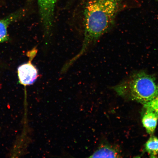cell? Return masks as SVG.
<instances>
[{"instance_id":"obj_4","label":"cell","mask_w":158,"mask_h":158,"mask_svg":"<svg viewBox=\"0 0 158 158\" xmlns=\"http://www.w3.org/2000/svg\"><path fill=\"white\" fill-rule=\"evenodd\" d=\"M41 23L45 35L50 34L54 21V12L57 0H37Z\"/></svg>"},{"instance_id":"obj_8","label":"cell","mask_w":158,"mask_h":158,"mask_svg":"<svg viewBox=\"0 0 158 158\" xmlns=\"http://www.w3.org/2000/svg\"><path fill=\"white\" fill-rule=\"evenodd\" d=\"M145 149L150 157H156L158 155V138L154 136L150 137L145 144Z\"/></svg>"},{"instance_id":"obj_2","label":"cell","mask_w":158,"mask_h":158,"mask_svg":"<svg viewBox=\"0 0 158 158\" xmlns=\"http://www.w3.org/2000/svg\"><path fill=\"white\" fill-rule=\"evenodd\" d=\"M117 90L121 94L126 92L132 100L144 105L158 95V85L153 76L142 71L120 85Z\"/></svg>"},{"instance_id":"obj_9","label":"cell","mask_w":158,"mask_h":158,"mask_svg":"<svg viewBox=\"0 0 158 158\" xmlns=\"http://www.w3.org/2000/svg\"><path fill=\"white\" fill-rule=\"evenodd\" d=\"M144 106L147 110L153 112L158 118V95L151 102L144 104Z\"/></svg>"},{"instance_id":"obj_3","label":"cell","mask_w":158,"mask_h":158,"mask_svg":"<svg viewBox=\"0 0 158 158\" xmlns=\"http://www.w3.org/2000/svg\"><path fill=\"white\" fill-rule=\"evenodd\" d=\"M37 50L35 48L27 53L28 62L20 66L18 69V75L20 83L24 86L34 83L38 78V69L32 64V61L37 54Z\"/></svg>"},{"instance_id":"obj_1","label":"cell","mask_w":158,"mask_h":158,"mask_svg":"<svg viewBox=\"0 0 158 158\" xmlns=\"http://www.w3.org/2000/svg\"><path fill=\"white\" fill-rule=\"evenodd\" d=\"M121 0H88L84 13V38L80 51L64 65L68 69L91 45L107 32L114 24Z\"/></svg>"},{"instance_id":"obj_6","label":"cell","mask_w":158,"mask_h":158,"mask_svg":"<svg viewBox=\"0 0 158 158\" xmlns=\"http://www.w3.org/2000/svg\"><path fill=\"white\" fill-rule=\"evenodd\" d=\"M117 149L111 146L102 145L96 150L90 158H117L120 157Z\"/></svg>"},{"instance_id":"obj_5","label":"cell","mask_w":158,"mask_h":158,"mask_svg":"<svg viewBox=\"0 0 158 158\" xmlns=\"http://www.w3.org/2000/svg\"><path fill=\"white\" fill-rule=\"evenodd\" d=\"M23 11H21L17 12L0 20V43L8 40L9 36L7 31L8 27L11 23L23 15Z\"/></svg>"},{"instance_id":"obj_7","label":"cell","mask_w":158,"mask_h":158,"mask_svg":"<svg viewBox=\"0 0 158 158\" xmlns=\"http://www.w3.org/2000/svg\"><path fill=\"white\" fill-rule=\"evenodd\" d=\"M158 118L155 113L147 110L144 114L142 123L148 133L153 134L156 128Z\"/></svg>"}]
</instances>
